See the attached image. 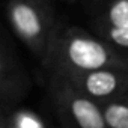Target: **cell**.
<instances>
[{
    "instance_id": "obj_1",
    "label": "cell",
    "mask_w": 128,
    "mask_h": 128,
    "mask_svg": "<svg viewBox=\"0 0 128 128\" xmlns=\"http://www.w3.org/2000/svg\"><path fill=\"white\" fill-rule=\"evenodd\" d=\"M44 66L54 77L70 78L106 68H128V56L104 39L77 29H68L57 32Z\"/></svg>"
},
{
    "instance_id": "obj_2",
    "label": "cell",
    "mask_w": 128,
    "mask_h": 128,
    "mask_svg": "<svg viewBox=\"0 0 128 128\" xmlns=\"http://www.w3.org/2000/svg\"><path fill=\"white\" fill-rule=\"evenodd\" d=\"M6 15L14 33L45 63L57 35L56 20L47 0H9Z\"/></svg>"
},
{
    "instance_id": "obj_3",
    "label": "cell",
    "mask_w": 128,
    "mask_h": 128,
    "mask_svg": "<svg viewBox=\"0 0 128 128\" xmlns=\"http://www.w3.org/2000/svg\"><path fill=\"white\" fill-rule=\"evenodd\" d=\"M51 95L66 128H107L100 102L80 94L66 80L51 76Z\"/></svg>"
},
{
    "instance_id": "obj_4",
    "label": "cell",
    "mask_w": 128,
    "mask_h": 128,
    "mask_svg": "<svg viewBox=\"0 0 128 128\" xmlns=\"http://www.w3.org/2000/svg\"><path fill=\"white\" fill-rule=\"evenodd\" d=\"M63 80L96 102H104L128 94V68H106Z\"/></svg>"
},
{
    "instance_id": "obj_5",
    "label": "cell",
    "mask_w": 128,
    "mask_h": 128,
    "mask_svg": "<svg viewBox=\"0 0 128 128\" xmlns=\"http://www.w3.org/2000/svg\"><path fill=\"white\" fill-rule=\"evenodd\" d=\"M2 63H0V92H2V102L6 107L9 102H14L24 94L26 76L23 74L21 68L17 65V62L12 54L8 53L6 44L2 47Z\"/></svg>"
},
{
    "instance_id": "obj_6",
    "label": "cell",
    "mask_w": 128,
    "mask_h": 128,
    "mask_svg": "<svg viewBox=\"0 0 128 128\" xmlns=\"http://www.w3.org/2000/svg\"><path fill=\"white\" fill-rule=\"evenodd\" d=\"M107 128H128V94L100 102Z\"/></svg>"
},
{
    "instance_id": "obj_7",
    "label": "cell",
    "mask_w": 128,
    "mask_h": 128,
    "mask_svg": "<svg viewBox=\"0 0 128 128\" xmlns=\"http://www.w3.org/2000/svg\"><path fill=\"white\" fill-rule=\"evenodd\" d=\"M101 26L128 29V0H112L101 20Z\"/></svg>"
},
{
    "instance_id": "obj_8",
    "label": "cell",
    "mask_w": 128,
    "mask_h": 128,
    "mask_svg": "<svg viewBox=\"0 0 128 128\" xmlns=\"http://www.w3.org/2000/svg\"><path fill=\"white\" fill-rule=\"evenodd\" d=\"M101 39L110 44L113 48L128 56V29H114L101 26Z\"/></svg>"
},
{
    "instance_id": "obj_9",
    "label": "cell",
    "mask_w": 128,
    "mask_h": 128,
    "mask_svg": "<svg viewBox=\"0 0 128 128\" xmlns=\"http://www.w3.org/2000/svg\"><path fill=\"white\" fill-rule=\"evenodd\" d=\"M2 128H24V126H23L21 124H18L17 120H11V124H8L6 120H3Z\"/></svg>"
}]
</instances>
